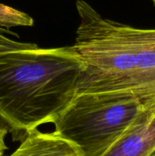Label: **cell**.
Here are the masks:
<instances>
[{
	"label": "cell",
	"mask_w": 155,
	"mask_h": 156,
	"mask_svg": "<svg viewBox=\"0 0 155 156\" xmlns=\"http://www.w3.org/2000/svg\"><path fill=\"white\" fill-rule=\"evenodd\" d=\"M86 65L72 46L33 48L0 56V126L22 141L54 123L77 94Z\"/></svg>",
	"instance_id": "obj_1"
},
{
	"label": "cell",
	"mask_w": 155,
	"mask_h": 156,
	"mask_svg": "<svg viewBox=\"0 0 155 156\" xmlns=\"http://www.w3.org/2000/svg\"><path fill=\"white\" fill-rule=\"evenodd\" d=\"M150 108L127 92L77 93L53 123L54 132L77 145L83 156H102Z\"/></svg>",
	"instance_id": "obj_2"
},
{
	"label": "cell",
	"mask_w": 155,
	"mask_h": 156,
	"mask_svg": "<svg viewBox=\"0 0 155 156\" xmlns=\"http://www.w3.org/2000/svg\"><path fill=\"white\" fill-rule=\"evenodd\" d=\"M77 93L127 92L155 106V68L111 77H81Z\"/></svg>",
	"instance_id": "obj_3"
},
{
	"label": "cell",
	"mask_w": 155,
	"mask_h": 156,
	"mask_svg": "<svg viewBox=\"0 0 155 156\" xmlns=\"http://www.w3.org/2000/svg\"><path fill=\"white\" fill-rule=\"evenodd\" d=\"M155 149V106L141 114L133 126L102 156H150Z\"/></svg>",
	"instance_id": "obj_4"
},
{
	"label": "cell",
	"mask_w": 155,
	"mask_h": 156,
	"mask_svg": "<svg viewBox=\"0 0 155 156\" xmlns=\"http://www.w3.org/2000/svg\"><path fill=\"white\" fill-rule=\"evenodd\" d=\"M8 156H83L80 148L56 132L31 131Z\"/></svg>",
	"instance_id": "obj_5"
},
{
	"label": "cell",
	"mask_w": 155,
	"mask_h": 156,
	"mask_svg": "<svg viewBox=\"0 0 155 156\" xmlns=\"http://www.w3.org/2000/svg\"><path fill=\"white\" fill-rule=\"evenodd\" d=\"M34 22L27 14L0 3V27H30Z\"/></svg>",
	"instance_id": "obj_6"
},
{
	"label": "cell",
	"mask_w": 155,
	"mask_h": 156,
	"mask_svg": "<svg viewBox=\"0 0 155 156\" xmlns=\"http://www.w3.org/2000/svg\"><path fill=\"white\" fill-rule=\"evenodd\" d=\"M7 34H16L10 31L9 30L3 29L0 27V56L9 52L17 51V50H24V49L33 48L36 47V44H30V43L20 42V41H14L8 37Z\"/></svg>",
	"instance_id": "obj_7"
},
{
	"label": "cell",
	"mask_w": 155,
	"mask_h": 156,
	"mask_svg": "<svg viewBox=\"0 0 155 156\" xmlns=\"http://www.w3.org/2000/svg\"><path fill=\"white\" fill-rule=\"evenodd\" d=\"M8 133L9 132L5 128L0 126V156H2L5 151L8 149L5 143V138Z\"/></svg>",
	"instance_id": "obj_8"
},
{
	"label": "cell",
	"mask_w": 155,
	"mask_h": 156,
	"mask_svg": "<svg viewBox=\"0 0 155 156\" xmlns=\"http://www.w3.org/2000/svg\"><path fill=\"white\" fill-rule=\"evenodd\" d=\"M150 156H155V149H154V151H153V152L150 154Z\"/></svg>",
	"instance_id": "obj_9"
},
{
	"label": "cell",
	"mask_w": 155,
	"mask_h": 156,
	"mask_svg": "<svg viewBox=\"0 0 155 156\" xmlns=\"http://www.w3.org/2000/svg\"><path fill=\"white\" fill-rule=\"evenodd\" d=\"M151 2L153 3V4L155 5V0H151Z\"/></svg>",
	"instance_id": "obj_10"
},
{
	"label": "cell",
	"mask_w": 155,
	"mask_h": 156,
	"mask_svg": "<svg viewBox=\"0 0 155 156\" xmlns=\"http://www.w3.org/2000/svg\"><path fill=\"white\" fill-rule=\"evenodd\" d=\"M2 156H3V155H2Z\"/></svg>",
	"instance_id": "obj_11"
}]
</instances>
